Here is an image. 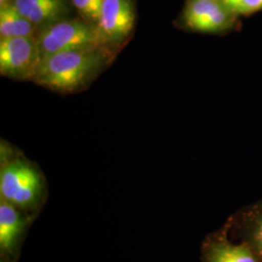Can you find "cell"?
Returning <instances> with one entry per match:
<instances>
[{"label": "cell", "mask_w": 262, "mask_h": 262, "mask_svg": "<svg viewBox=\"0 0 262 262\" xmlns=\"http://www.w3.org/2000/svg\"><path fill=\"white\" fill-rule=\"evenodd\" d=\"M41 61L36 36L0 40V73L16 80L33 81Z\"/></svg>", "instance_id": "cell-4"}, {"label": "cell", "mask_w": 262, "mask_h": 262, "mask_svg": "<svg viewBox=\"0 0 262 262\" xmlns=\"http://www.w3.org/2000/svg\"><path fill=\"white\" fill-rule=\"evenodd\" d=\"M201 262H261L253 250L239 241L230 239L226 224L207 235L200 248Z\"/></svg>", "instance_id": "cell-7"}, {"label": "cell", "mask_w": 262, "mask_h": 262, "mask_svg": "<svg viewBox=\"0 0 262 262\" xmlns=\"http://www.w3.org/2000/svg\"><path fill=\"white\" fill-rule=\"evenodd\" d=\"M230 12L217 0H191L184 13L187 28L200 32H219L228 27Z\"/></svg>", "instance_id": "cell-9"}, {"label": "cell", "mask_w": 262, "mask_h": 262, "mask_svg": "<svg viewBox=\"0 0 262 262\" xmlns=\"http://www.w3.org/2000/svg\"><path fill=\"white\" fill-rule=\"evenodd\" d=\"M70 2L81 16H83L84 20L97 25L100 18L103 0H70Z\"/></svg>", "instance_id": "cell-12"}, {"label": "cell", "mask_w": 262, "mask_h": 262, "mask_svg": "<svg viewBox=\"0 0 262 262\" xmlns=\"http://www.w3.org/2000/svg\"><path fill=\"white\" fill-rule=\"evenodd\" d=\"M230 13H240L243 0H219Z\"/></svg>", "instance_id": "cell-14"}, {"label": "cell", "mask_w": 262, "mask_h": 262, "mask_svg": "<svg viewBox=\"0 0 262 262\" xmlns=\"http://www.w3.org/2000/svg\"><path fill=\"white\" fill-rule=\"evenodd\" d=\"M46 180L37 165L12 147H1L0 199L37 217L47 201Z\"/></svg>", "instance_id": "cell-2"}, {"label": "cell", "mask_w": 262, "mask_h": 262, "mask_svg": "<svg viewBox=\"0 0 262 262\" xmlns=\"http://www.w3.org/2000/svg\"><path fill=\"white\" fill-rule=\"evenodd\" d=\"M70 0H11L17 11L36 28H43L66 19Z\"/></svg>", "instance_id": "cell-10"}, {"label": "cell", "mask_w": 262, "mask_h": 262, "mask_svg": "<svg viewBox=\"0 0 262 262\" xmlns=\"http://www.w3.org/2000/svg\"><path fill=\"white\" fill-rule=\"evenodd\" d=\"M226 225L235 239L247 244L262 262V199L238 210Z\"/></svg>", "instance_id": "cell-8"}, {"label": "cell", "mask_w": 262, "mask_h": 262, "mask_svg": "<svg viewBox=\"0 0 262 262\" xmlns=\"http://www.w3.org/2000/svg\"><path fill=\"white\" fill-rule=\"evenodd\" d=\"M110 46L81 48L56 53L41 59L33 80L50 90L73 93L84 88L113 57Z\"/></svg>", "instance_id": "cell-1"}, {"label": "cell", "mask_w": 262, "mask_h": 262, "mask_svg": "<svg viewBox=\"0 0 262 262\" xmlns=\"http://www.w3.org/2000/svg\"><path fill=\"white\" fill-rule=\"evenodd\" d=\"M36 27L25 18L19 11L8 4L0 7V36L5 37H31L36 36Z\"/></svg>", "instance_id": "cell-11"}, {"label": "cell", "mask_w": 262, "mask_h": 262, "mask_svg": "<svg viewBox=\"0 0 262 262\" xmlns=\"http://www.w3.org/2000/svg\"><path fill=\"white\" fill-rule=\"evenodd\" d=\"M36 217L0 199V262H17L28 228Z\"/></svg>", "instance_id": "cell-5"}, {"label": "cell", "mask_w": 262, "mask_h": 262, "mask_svg": "<svg viewBox=\"0 0 262 262\" xmlns=\"http://www.w3.org/2000/svg\"><path fill=\"white\" fill-rule=\"evenodd\" d=\"M41 59L56 53L106 45L96 25L81 19H61L40 28L36 35Z\"/></svg>", "instance_id": "cell-3"}, {"label": "cell", "mask_w": 262, "mask_h": 262, "mask_svg": "<svg viewBox=\"0 0 262 262\" xmlns=\"http://www.w3.org/2000/svg\"><path fill=\"white\" fill-rule=\"evenodd\" d=\"M10 3H11V0H0V7L8 5Z\"/></svg>", "instance_id": "cell-15"}, {"label": "cell", "mask_w": 262, "mask_h": 262, "mask_svg": "<svg viewBox=\"0 0 262 262\" xmlns=\"http://www.w3.org/2000/svg\"><path fill=\"white\" fill-rule=\"evenodd\" d=\"M135 19L132 0H103L100 18L96 26L106 44L113 47L120 45L130 36Z\"/></svg>", "instance_id": "cell-6"}, {"label": "cell", "mask_w": 262, "mask_h": 262, "mask_svg": "<svg viewBox=\"0 0 262 262\" xmlns=\"http://www.w3.org/2000/svg\"><path fill=\"white\" fill-rule=\"evenodd\" d=\"M262 10V0H243L240 14L248 15Z\"/></svg>", "instance_id": "cell-13"}]
</instances>
